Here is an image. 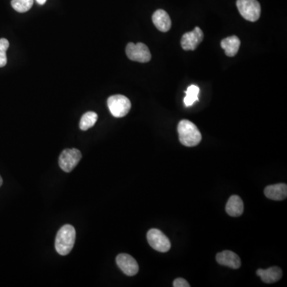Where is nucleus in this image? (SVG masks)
<instances>
[{
    "instance_id": "f257e3e1",
    "label": "nucleus",
    "mask_w": 287,
    "mask_h": 287,
    "mask_svg": "<svg viewBox=\"0 0 287 287\" xmlns=\"http://www.w3.org/2000/svg\"><path fill=\"white\" fill-rule=\"evenodd\" d=\"M179 133V139L183 145L187 147H194L200 144L202 135L197 126L189 120L180 122L177 127Z\"/></svg>"
},
{
    "instance_id": "f03ea898",
    "label": "nucleus",
    "mask_w": 287,
    "mask_h": 287,
    "mask_svg": "<svg viewBox=\"0 0 287 287\" xmlns=\"http://www.w3.org/2000/svg\"><path fill=\"white\" fill-rule=\"evenodd\" d=\"M76 240V231L72 225L62 226L58 232L55 240V249L61 255H68L74 247Z\"/></svg>"
},
{
    "instance_id": "7ed1b4c3",
    "label": "nucleus",
    "mask_w": 287,
    "mask_h": 287,
    "mask_svg": "<svg viewBox=\"0 0 287 287\" xmlns=\"http://www.w3.org/2000/svg\"><path fill=\"white\" fill-rule=\"evenodd\" d=\"M107 105H108L111 114L114 118H118L126 116L131 108V102H130V99L126 96L120 95V94L108 97Z\"/></svg>"
},
{
    "instance_id": "20e7f679",
    "label": "nucleus",
    "mask_w": 287,
    "mask_h": 287,
    "mask_svg": "<svg viewBox=\"0 0 287 287\" xmlns=\"http://www.w3.org/2000/svg\"><path fill=\"white\" fill-rule=\"evenodd\" d=\"M239 12L246 20L256 22L260 18L261 6L257 0H237Z\"/></svg>"
},
{
    "instance_id": "39448f33",
    "label": "nucleus",
    "mask_w": 287,
    "mask_h": 287,
    "mask_svg": "<svg viewBox=\"0 0 287 287\" xmlns=\"http://www.w3.org/2000/svg\"><path fill=\"white\" fill-rule=\"evenodd\" d=\"M126 52L127 57L130 60L138 63H148L152 58L148 46L142 42H138L137 44L130 42L126 46Z\"/></svg>"
},
{
    "instance_id": "423d86ee",
    "label": "nucleus",
    "mask_w": 287,
    "mask_h": 287,
    "mask_svg": "<svg viewBox=\"0 0 287 287\" xmlns=\"http://www.w3.org/2000/svg\"><path fill=\"white\" fill-rule=\"evenodd\" d=\"M148 244L153 249L159 252L165 253L171 249V243L169 239L158 229L153 228L148 231L147 234Z\"/></svg>"
},
{
    "instance_id": "0eeeda50",
    "label": "nucleus",
    "mask_w": 287,
    "mask_h": 287,
    "mask_svg": "<svg viewBox=\"0 0 287 287\" xmlns=\"http://www.w3.org/2000/svg\"><path fill=\"white\" fill-rule=\"evenodd\" d=\"M82 159V153L77 148H67L59 156V166L66 173H71Z\"/></svg>"
},
{
    "instance_id": "6e6552de",
    "label": "nucleus",
    "mask_w": 287,
    "mask_h": 287,
    "mask_svg": "<svg viewBox=\"0 0 287 287\" xmlns=\"http://www.w3.org/2000/svg\"><path fill=\"white\" fill-rule=\"evenodd\" d=\"M204 39V33L200 27H195L191 32L185 33L181 38V46L185 50H195Z\"/></svg>"
},
{
    "instance_id": "1a4fd4ad",
    "label": "nucleus",
    "mask_w": 287,
    "mask_h": 287,
    "mask_svg": "<svg viewBox=\"0 0 287 287\" xmlns=\"http://www.w3.org/2000/svg\"><path fill=\"white\" fill-rule=\"evenodd\" d=\"M118 267L128 276H134L139 271V266L137 261L128 254H120L116 259Z\"/></svg>"
},
{
    "instance_id": "9d476101",
    "label": "nucleus",
    "mask_w": 287,
    "mask_h": 287,
    "mask_svg": "<svg viewBox=\"0 0 287 287\" xmlns=\"http://www.w3.org/2000/svg\"><path fill=\"white\" fill-rule=\"evenodd\" d=\"M216 261L222 266H228L232 269H239L241 266L240 257L231 251H223L217 254Z\"/></svg>"
},
{
    "instance_id": "9b49d317",
    "label": "nucleus",
    "mask_w": 287,
    "mask_h": 287,
    "mask_svg": "<svg viewBox=\"0 0 287 287\" xmlns=\"http://www.w3.org/2000/svg\"><path fill=\"white\" fill-rule=\"evenodd\" d=\"M152 22L154 23L155 27L162 32H167L171 29V19L164 10H157L153 13Z\"/></svg>"
},
{
    "instance_id": "f8f14e48",
    "label": "nucleus",
    "mask_w": 287,
    "mask_h": 287,
    "mask_svg": "<svg viewBox=\"0 0 287 287\" xmlns=\"http://www.w3.org/2000/svg\"><path fill=\"white\" fill-rule=\"evenodd\" d=\"M264 194L270 200L276 201L285 200L287 197V185L285 184L269 185L265 189Z\"/></svg>"
},
{
    "instance_id": "ddd939ff",
    "label": "nucleus",
    "mask_w": 287,
    "mask_h": 287,
    "mask_svg": "<svg viewBox=\"0 0 287 287\" xmlns=\"http://www.w3.org/2000/svg\"><path fill=\"white\" fill-rule=\"evenodd\" d=\"M257 274L260 277L261 279L263 280L265 283L270 284L274 283L281 279L282 271L278 266H272L266 270L259 269L257 270Z\"/></svg>"
},
{
    "instance_id": "4468645a",
    "label": "nucleus",
    "mask_w": 287,
    "mask_h": 287,
    "mask_svg": "<svg viewBox=\"0 0 287 287\" xmlns=\"http://www.w3.org/2000/svg\"><path fill=\"white\" fill-rule=\"evenodd\" d=\"M244 202L240 196L233 195L229 198L226 205V213L232 217H238L244 213Z\"/></svg>"
},
{
    "instance_id": "2eb2a0df",
    "label": "nucleus",
    "mask_w": 287,
    "mask_h": 287,
    "mask_svg": "<svg viewBox=\"0 0 287 287\" xmlns=\"http://www.w3.org/2000/svg\"><path fill=\"white\" fill-rule=\"evenodd\" d=\"M221 47L224 49L225 54L228 57H234L238 53L240 47V40L236 35L223 38L221 42Z\"/></svg>"
},
{
    "instance_id": "dca6fc26",
    "label": "nucleus",
    "mask_w": 287,
    "mask_h": 287,
    "mask_svg": "<svg viewBox=\"0 0 287 287\" xmlns=\"http://www.w3.org/2000/svg\"><path fill=\"white\" fill-rule=\"evenodd\" d=\"M199 93H200V88L196 85H192L188 88L187 91H185L186 96L184 99L185 106H192L196 101H199Z\"/></svg>"
},
{
    "instance_id": "f3484780",
    "label": "nucleus",
    "mask_w": 287,
    "mask_h": 287,
    "mask_svg": "<svg viewBox=\"0 0 287 287\" xmlns=\"http://www.w3.org/2000/svg\"><path fill=\"white\" fill-rule=\"evenodd\" d=\"M97 113L94 112H87L82 117L80 121V129L83 131H86L90 128L93 127L97 122Z\"/></svg>"
},
{
    "instance_id": "a211bd4d",
    "label": "nucleus",
    "mask_w": 287,
    "mask_h": 287,
    "mask_svg": "<svg viewBox=\"0 0 287 287\" xmlns=\"http://www.w3.org/2000/svg\"><path fill=\"white\" fill-rule=\"evenodd\" d=\"M34 4V0H12V6L16 12L20 13L28 12Z\"/></svg>"
},
{
    "instance_id": "6ab92c4d",
    "label": "nucleus",
    "mask_w": 287,
    "mask_h": 287,
    "mask_svg": "<svg viewBox=\"0 0 287 287\" xmlns=\"http://www.w3.org/2000/svg\"><path fill=\"white\" fill-rule=\"evenodd\" d=\"M173 286L174 287H190V284L185 279V278H178L173 281Z\"/></svg>"
},
{
    "instance_id": "aec40b11",
    "label": "nucleus",
    "mask_w": 287,
    "mask_h": 287,
    "mask_svg": "<svg viewBox=\"0 0 287 287\" xmlns=\"http://www.w3.org/2000/svg\"><path fill=\"white\" fill-rule=\"evenodd\" d=\"M6 52L5 50L0 49V67H5L7 63H8Z\"/></svg>"
},
{
    "instance_id": "412c9836",
    "label": "nucleus",
    "mask_w": 287,
    "mask_h": 287,
    "mask_svg": "<svg viewBox=\"0 0 287 287\" xmlns=\"http://www.w3.org/2000/svg\"><path fill=\"white\" fill-rule=\"evenodd\" d=\"M9 42H8V39H6V38H1V39H0V49L7 51L8 48H9Z\"/></svg>"
},
{
    "instance_id": "4be33fe9",
    "label": "nucleus",
    "mask_w": 287,
    "mask_h": 287,
    "mask_svg": "<svg viewBox=\"0 0 287 287\" xmlns=\"http://www.w3.org/2000/svg\"><path fill=\"white\" fill-rule=\"evenodd\" d=\"M36 1L37 3H38V4H40V5H43V4L46 2V0H36Z\"/></svg>"
},
{
    "instance_id": "5701e85b",
    "label": "nucleus",
    "mask_w": 287,
    "mask_h": 287,
    "mask_svg": "<svg viewBox=\"0 0 287 287\" xmlns=\"http://www.w3.org/2000/svg\"><path fill=\"white\" fill-rule=\"evenodd\" d=\"M3 185V179H2V177H1V176H0V187H1V185Z\"/></svg>"
}]
</instances>
